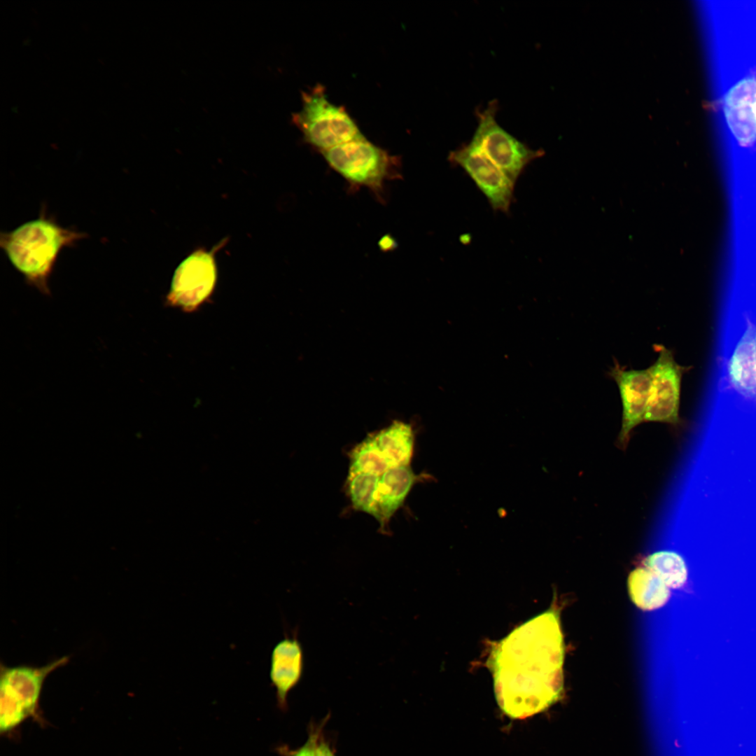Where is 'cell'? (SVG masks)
I'll use <instances>...</instances> for the list:
<instances>
[{"label":"cell","mask_w":756,"mask_h":756,"mask_svg":"<svg viewBox=\"0 0 756 756\" xmlns=\"http://www.w3.org/2000/svg\"><path fill=\"white\" fill-rule=\"evenodd\" d=\"M564 645L559 616L547 610L527 621L496 644L488 664L496 699L514 719L545 710L563 690Z\"/></svg>","instance_id":"cell-1"},{"label":"cell","mask_w":756,"mask_h":756,"mask_svg":"<svg viewBox=\"0 0 756 756\" xmlns=\"http://www.w3.org/2000/svg\"><path fill=\"white\" fill-rule=\"evenodd\" d=\"M86 237L84 232L62 227L43 210L36 219L1 232L0 246L27 283L48 295V280L59 253Z\"/></svg>","instance_id":"cell-2"},{"label":"cell","mask_w":756,"mask_h":756,"mask_svg":"<svg viewBox=\"0 0 756 756\" xmlns=\"http://www.w3.org/2000/svg\"><path fill=\"white\" fill-rule=\"evenodd\" d=\"M69 657L42 666H1L0 734L16 739L22 724L31 719L41 728L48 724L41 709L43 683L54 671L66 664Z\"/></svg>","instance_id":"cell-3"},{"label":"cell","mask_w":756,"mask_h":756,"mask_svg":"<svg viewBox=\"0 0 756 756\" xmlns=\"http://www.w3.org/2000/svg\"><path fill=\"white\" fill-rule=\"evenodd\" d=\"M328 164L353 187L381 198L385 183L399 176L398 160L365 136L321 152Z\"/></svg>","instance_id":"cell-4"},{"label":"cell","mask_w":756,"mask_h":756,"mask_svg":"<svg viewBox=\"0 0 756 756\" xmlns=\"http://www.w3.org/2000/svg\"><path fill=\"white\" fill-rule=\"evenodd\" d=\"M302 108L293 113L292 122L304 141L319 151L364 136L346 111L328 100L321 85L302 92Z\"/></svg>","instance_id":"cell-5"},{"label":"cell","mask_w":756,"mask_h":756,"mask_svg":"<svg viewBox=\"0 0 756 756\" xmlns=\"http://www.w3.org/2000/svg\"><path fill=\"white\" fill-rule=\"evenodd\" d=\"M497 111L496 101L477 111V125L470 142L516 183L527 165L543 151L531 148L502 127L496 120Z\"/></svg>","instance_id":"cell-6"},{"label":"cell","mask_w":756,"mask_h":756,"mask_svg":"<svg viewBox=\"0 0 756 756\" xmlns=\"http://www.w3.org/2000/svg\"><path fill=\"white\" fill-rule=\"evenodd\" d=\"M658 356L650 366L651 385L645 421L680 424L679 407L683 374L691 367L678 364L673 353L662 345H655Z\"/></svg>","instance_id":"cell-7"},{"label":"cell","mask_w":756,"mask_h":756,"mask_svg":"<svg viewBox=\"0 0 756 756\" xmlns=\"http://www.w3.org/2000/svg\"><path fill=\"white\" fill-rule=\"evenodd\" d=\"M449 160L475 182L496 211L507 213L515 183L470 141L450 152Z\"/></svg>","instance_id":"cell-8"},{"label":"cell","mask_w":756,"mask_h":756,"mask_svg":"<svg viewBox=\"0 0 756 756\" xmlns=\"http://www.w3.org/2000/svg\"><path fill=\"white\" fill-rule=\"evenodd\" d=\"M216 280L213 251H195L181 262L172 281L168 302L192 310L211 293Z\"/></svg>","instance_id":"cell-9"},{"label":"cell","mask_w":756,"mask_h":756,"mask_svg":"<svg viewBox=\"0 0 756 756\" xmlns=\"http://www.w3.org/2000/svg\"><path fill=\"white\" fill-rule=\"evenodd\" d=\"M609 374L619 389L622 406L619 440L621 444L626 447L631 431L645 421L651 385V369L650 366L641 370L626 369L615 363Z\"/></svg>","instance_id":"cell-10"},{"label":"cell","mask_w":756,"mask_h":756,"mask_svg":"<svg viewBox=\"0 0 756 756\" xmlns=\"http://www.w3.org/2000/svg\"><path fill=\"white\" fill-rule=\"evenodd\" d=\"M298 635L297 628L290 636L284 634L271 653L270 678L281 711L287 710L288 693L300 682L304 673V651Z\"/></svg>","instance_id":"cell-11"},{"label":"cell","mask_w":756,"mask_h":756,"mask_svg":"<svg viewBox=\"0 0 756 756\" xmlns=\"http://www.w3.org/2000/svg\"><path fill=\"white\" fill-rule=\"evenodd\" d=\"M728 388L756 402V323L746 316V328L726 364Z\"/></svg>","instance_id":"cell-12"},{"label":"cell","mask_w":756,"mask_h":756,"mask_svg":"<svg viewBox=\"0 0 756 756\" xmlns=\"http://www.w3.org/2000/svg\"><path fill=\"white\" fill-rule=\"evenodd\" d=\"M724 111L728 125L736 139L748 145L756 139V80L746 78L727 94Z\"/></svg>","instance_id":"cell-13"},{"label":"cell","mask_w":756,"mask_h":756,"mask_svg":"<svg viewBox=\"0 0 756 756\" xmlns=\"http://www.w3.org/2000/svg\"><path fill=\"white\" fill-rule=\"evenodd\" d=\"M419 479L411 467L391 468L379 476L376 494L374 518L382 532L394 513L402 505L412 487Z\"/></svg>","instance_id":"cell-14"},{"label":"cell","mask_w":756,"mask_h":756,"mask_svg":"<svg viewBox=\"0 0 756 756\" xmlns=\"http://www.w3.org/2000/svg\"><path fill=\"white\" fill-rule=\"evenodd\" d=\"M372 434L389 468L410 465L414 443V431L410 424L394 421Z\"/></svg>","instance_id":"cell-15"},{"label":"cell","mask_w":756,"mask_h":756,"mask_svg":"<svg viewBox=\"0 0 756 756\" xmlns=\"http://www.w3.org/2000/svg\"><path fill=\"white\" fill-rule=\"evenodd\" d=\"M628 590L634 603L644 610H653L666 603L669 588L645 566L634 570L628 578Z\"/></svg>","instance_id":"cell-16"},{"label":"cell","mask_w":756,"mask_h":756,"mask_svg":"<svg viewBox=\"0 0 756 756\" xmlns=\"http://www.w3.org/2000/svg\"><path fill=\"white\" fill-rule=\"evenodd\" d=\"M644 566L655 573L668 588H680L687 580V565L683 558L674 552H654L645 559Z\"/></svg>","instance_id":"cell-17"},{"label":"cell","mask_w":756,"mask_h":756,"mask_svg":"<svg viewBox=\"0 0 756 756\" xmlns=\"http://www.w3.org/2000/svg\"><path fill=\"white\" fill-rule=\"evenodd\" d=\"M349 459L347 476L359 473L379 476L389 469L373 434L367 436L352 449Z\"/></svg>","instance_id":"cell-18"},{"label":"cell","mask_w":756,"mask_h":756,"mask_svg":"<svg viewBox=\"0 0 756 756\" xmlns=\"http://www.w3.org/2000/svg\"><path fill=\"white\" fill-rule=\"evenodd\" d=\"M379 476L359 473L347 476L346 491L353 507L375 517V494Z\"/></svg>","instance_id":"cell-19"},{"label":"cell","mask_w":756,"mask_h":756,"mask_svg":"<svg viewBox=\"0 0 756 756\" xmlns=\"http://www.w3.org/2000/svg\"><path fill=\"white\" fill-rule=\"evenodd\" d=\"M319 722H310L307 727L308 738L303 746L297 748H290L287 745L278 746L275 750L281 756H314L316 735Z\"/></svg>","instance_id":"cell-20"},{"label":"cell","mask_w":756,"mask_h":756,"mask_svg":"<svg viewBox=\"0 0 756 756\" xmlns=\"http://www.w3.org/2000/svg\"><path fill=\"white\" fill-rule=\"evenodd\" d=\"M330 718V713L320 721V724L316 736L314 756H335V750L330 743V740L327 739L324 732V727Z\"/></svg>","instance_id":"cell-21"}]
</instances>
